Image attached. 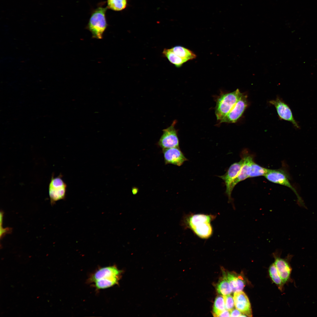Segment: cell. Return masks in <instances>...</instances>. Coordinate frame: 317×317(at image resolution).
Wrapping results in <instances>:
<instances>
[{
    "label": "cell",
    "mask_w": 317,
    "mask_h": 317,
    "mask_svg": "<svg viewBox=\"0 0 317 317\" xmlns=\"http://www.w3.org/2000/svg\"><path fill=\"white\" fill-rule=\"evenodd\" d=\"M269 272L273 281L279 286V288L281 287L284 284L274 263L272 264L270 266Z\"/></svg>",
    "instance_id": "cell-22"
},
{
    "label": "cell",
    "mask_w": 317,
    "mask_h": 317,
    "mask_svg": "<svg viewBox=\"0 0 317 317\" xmlns=\"http://www.w3.org/2000/svg\"><path fill=\"white\" fill-rule=\"evenodd\" d=\"M226 308L223 296H218L216 298L213 306V316L218 317Z\"/></svg>",
    "instance_id": "cell-20"
},
{
    "label": "cell",
    "mask_w": 317,
    "mask_h": 317,
    "mask_svg": "<svg viewBox=\"0 0 317 317\" xmlns=\"http://www.w3.org/2000/svg\"><path fill=\"white\" fill-rule=\"evenodd\" d=\"M264 176L271 182L284 186L290 188L296 195L298 204L301 206H305L301 198L296 190L290 183L288 174L284 169H269L268 171Z\"/></svg>",
    "instance_id": "cell-4"
},
{
    "label": "cell",
    "mask_w": 317,
    "mask_h": 317,
    "mask_svg": "<svg viewBox=\"0 0 317 317\" xmlns=\"http://www.w3.org/2000/svg\"><path fill=\"white\" fill-rule=\"evenodd\" d=\"M216 215L202 213L189 214L184 216L181 224L184 228L190 229L198 237L209 239L213 233L211 222Z\"/></svg>",
    "instance_id": "cell-1"
},
{
    "label": "cell",
    "mask_w": 317,
    "mask_h": 317,
    "mask_svg": "<svg viewBox=\"0 0 317 317\" xmlns=\"http://www.w3.org/2000/svg\"><path fill=\"white\" fill-rule=\"evenodd\" d=\"M269 169L262 167L255 163L254 160L250 166L249 178L264 176L268 171Z\"/></svg>",
    "instance_id": "cell-18"
},
{
    "label": "cell",
    "mask_w": 317,
    "mask_h": 317,
    "mask_svg": "<svg viewBox=\"0 0 317 317\" xmlns=\"http://www.w3.org/2000/svg\"><path fill=\"white\" fill-rule=\"evenodd\" d=\"M273 256L275 258L274 263L284 284L289 279L291 269L286 259L278 257L277 252L273 253Z\"/></svg>",
    "instance_id": "cell-13"
},
{
    "label": "cell",
    "mask_w": 317,
    "mask_h": 317,
    "mask_svg": "<svg viewBox=\"0 0 317 317\" xmlns=\"http://www.w3.org/2000/svg\"><path fill=\"white\" fill-rule=\"evenodd\" d=\"M230 311L226 310H225L221 313L218 316L219 317H229L230 316Z\"/></svg>",
    "instance_id": "cell-26"
},
{
    "label": "cell",
    "mask_w": 317,
    "mask_h": 317,
    "mask_svg": "<svg viewBox=\"0 0 317 317\" xmlns=\"http://www.w3.org/2000/svg\"><path fill=\"white\" fill-rule=\"evenodd\" d=\"M4 213L2 211L0 212V238H1L6 234L11 232V229L9 227L4 228L2 227Z\"/></svg>",
    "instance_id": "cell-24"
},
{
    "label": "cell",
    "mask_w": 317,
    "mask_h": 317,
    "mask_svg": "<svg viewBox=\"0 0 317 317\" xmlns=\"http://www.w3.org/2000/svg\"><path fill=\"white\" fill-rule=\"evenodd\" d=\"M60 174L54 177L52 174L48 186L49 194L51 205L58 200L64 199L65 197L67 185Z\"/></svg>",
    "instance_id": "cell-5"
},
{
    "label": "cell",
    "mask_w": 317,
    "mask_h": 317,
    "mask_svg": "<svg viewBox=\"0 0 317 317\" xmlns=\"http://www.w3.org/2000/svg\"><path fill=\"white\" fill-rule=\"evenodd\" d=\"M170 49L177 55L188 61L195 59L197 57L192 51L181 46H175Z\"/></svg>",
    "instance_id": "cell-16"
},
{
    "label": "cell",
    "mask_w": 317,
    "mask_h": 317,
    "mask_svg": "<svg viewBox=\"0 0 317 317\" xmlns=\"http://www.w3.org/2000/svg\"><path fill=\"white\" fill-rule=\"evenodd\" d=\"M107 7L100 6L92 12L87 26V28L92 33V37L101 39L108 24L106 17Z\"/></svg>",
    "instance_id": "cell-2"
},
{
    "label": "cell",
    "mask_w": 317,
    "mask_h": 317,
    "mask_svg": "<svg viewBox=\"0 0 317 317\" xmlns=\"http://www.w3.org/2000/svg\"><path fill=\"white\" fill-rule=\"evenodd\" d=\"M162 152L165 164H172L180 166L188 160L179 147L163 149Z\"/></svg>",
    "instance_id": "cell-11"
},
{
    "label": "cell",
    "mask_w": 317,
    "mask_h": 317,
    "mask_svg": "<svg viewBox=\"0 0 317 317\" xmlns=\"http://www.w3.org/2000/svg\"><path fill=\"white\" fill-rule=\"evenodd\" d=\"M122 271L115 266H112L99 269L91 275L89 281L94 283L100 279H115L119 280Z\"/></svg>",
    "instance_id": "cell-9"
},
{
    "label": "cell",
    "mask_w": 317,
    "mask_h": 317,
    "mask_svg": "<svg viewBox=\"0 0 317 317\" xmlns=\"http://www.w3.org/2000/svg\"><path fill=\"white\" fill-rule=\"evenodd\" d=\"M233 299L236 308L243 314L248 317H252L251 304L246 294L242 291L234 292Z\"/></svg>",
    "instance_id": "cell-12"
},
{
    "label": "cell",
    "mask_w": 317,
    "mask_h": 317,
    "mask_svg": "<svg viewBox=\"0 0 317 317\" xmlns=\"http://www.w3.org/2000/svg\"><path fill=\"white\" fill-rule=\"evenodd\" d=\"M241 312L237 309H233L230 311V317H240L242 314Z\"/></svg>",
    "instance_id": "cell-25"
},
{
    "label": "cell",
    "mask_w": 317,
    "mask_h": 317,
    "mask_svg": "<svg viewBox=\"0 0 317 317\" xmlns=\"http://www.w3.org/2000/svg\"><path fill=\"white\" fill-rule=\"evenodd\" d=\"M247 105V96L243 94L234 107L220 123H235L241 117Z\"/></svg>",
    "instance_id": "cell-8"
},
{
    "label": "cell",
    "mask_w": 317,
    "mask_h": 317,
    "mask_svg": "<svg viewBox=\"0 0 317 317\" xmlns=\"http://www.w3.org/2000/svg\"><path fill=\"white\" fill-rule=\"evenodd\" d=\"M225 276L230 285L232 291L235 292L242 291L246 284L242 275L228 273Z\"/></svg>",
    "instance_id": "cell-15"
},
{
    "label": "cell",
    "mask_w": 317,
    "mask_h": 317,
    "mask_svg": "<svg viewBox=\"0 0 317 317\" xmlns=\"http://www.w3.org/2000/svg\"><path fill=\"white\" fill-rule=\"evenodd\" d=\"M242 158L243 160V163L238 176L232 184L231 187L232 191L235 186L239 182L249 178L250 165L253 159V158L249 155H244Z\"/></svg>",
    "instance_id": "cell-14"
},
{
    "label": "cell",
    "mask_w": 317,
    "mask_h": 317,
    "mask_svg": "<svg viewBox=\"0 0 317 317\" xmlns=\"http://www.w3.org/2000/svg\"><path fill=\"white\" fill-rule=\"evenodd\" d=\"M242 158L238 162L235 163L229 167L226 173L219 177L225 182L226 187L225 193L227 195L229 202H232L231 195L232 191L231 190L232 184L238 176L243 163Z\"/></svg>",
    "instance_id": "cell-7"
},
{
    "label": "cell",
    "mask_w": 317,
    "mask_h": 317,
    "mask_svg": "<svg viewBox=\"0 0 317 317\" xmlns=\"http://www.w3.org/2000/svg\"><path fill=\"white\" fill-rule=\"evenodd\" d=\"M138 192V189L136 188H134L132 189V192L133 194H136Z\"/></svg>",
    "instance_id": "cell-27"
},
{
    "label": "cell",
    "mask_w": 317,
    "mask_h": 317,
    "mask_svg": "<svg viewBox=\"0 0 317 317\" xmlns=\"http://www.w3.org/2000/svg\"><path fill=\"white\" fill-rule=\"evenodd\" d=\"M217 290L219 294L223 296L230 294L232 293V289L225 276L217 285Z\"/></svg>",
    "instance_id": "cell-21"
},
{
    "label": "cell",
    "mask_w": 317,
    "mask_h": 317,
    "mask_svg": "<svg viewBox=\"0 0 317 317\" xmlns=\"http://www.w3.org/2000/svg\"><path fill=\"white\" fill-rule=\"evenodd\" d=\"M243 94L238 89L229 93L222 94L217 99L215 114L217 120L221 121L234 107Z\"/></svg>",
    "instance_id": "cell-3"
},
{
    "label": "cell",
    "mask_w": 317,
    "mask_h": 317,
    "mask_svg": "<svg viewBox=\"0 0 317 317\" xmlns=\"http://www.w3.org/2000/svg\"><path fill=\"white\" fill-rule=\"evenodd\" d=\"M269 102L275 107L278 114L281 119L290 122L296 128H299L298 124L293 116L291 110L286 103L279 98L271 100Z\"/></svg>",
    "instance_id": "cell-10"
},
{
    "label": "cell",
    "mask_w": 317,
    "mask_h": 317,
    "mask_svg": "<svg viewBox=\"0 0 317 317\" xmlns=\"http://www.w3.org/2000/svg\"><path fill=\"white\" fill-rule=\"evenodd\" d=\"M162 53L171 63L177 68L181 67L184 63L188 61L175 54L171 49H164Z\"/></svg>",
    "instance_id": "cell-17"
},
{
    "label": "cell",
    "mask_w": 317,
    "mask_h": 317,
    "mask_svg": "<svg viewBox=\"0 0 317 317\" xmlns=\"http://www.w3.org/2000/svg\"><path fill=\"white\" fill-rule=\"evenodd\" d=\"M225 308L226 310L230 311L233 309L234 306L233 298L230 294L223 296Z\"/></svg>",
    "instance_id": "cell-23"
},
{
    "label": "cell",
    "mask_w": 317,
    "mask_h": 317,
    "mask_svg": "<svg viewBox=\"0 0 317 317\" xmlns=\"http://www.w3.org/2000/svg\"><path fill=\"white\" fill-rule=\"evenodd\" d=\"M107 7L115 11H120L125 9L128 5L127 0H107Z\"/></svg>",
    "instance_id": "cell-19"
},
{
    "label": "cell",
    "mask_w": 317,
    "mask_h": 317,
    "mask_svg": "<svg viewBox=\"0 0 317 317\" xmlns=\"http://www.w3.org/2000/svg\"><path fill=\"white\" fill-rule=\"evenodd\" d=\"M176 121L171 125L164 129L163 134L158 143V145L162 149L173 147H179V140L174 126Z\"/></svg>",
    "instance_id": "cell-6"
}]
</instances>
